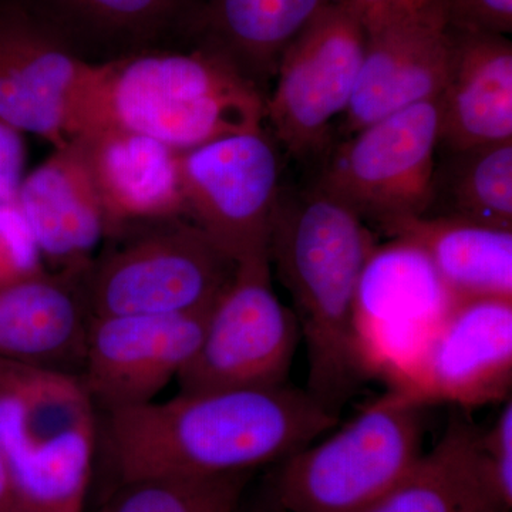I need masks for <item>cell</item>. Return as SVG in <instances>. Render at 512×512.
I'll return each mask as SVG.
<instances>
[{
    "mask_svg": "<svg viewBox=\"0 0 512 512\" xmlns=\"http://www.w3.org/2000/svg\"><path fill=\"white\" fill-rule=\"evenodd\" d=\"M211 309L89 318L79 377L93 402L107 412L151 402L197 353Z\"/></svg>",
    "mask_w": 512,
    "mask_h": 512,
    "instance_id": "obj_13",
    "label": "cell"
},
{
    "mask_svg": "<svg viewBox=\"0 0 512 512\" xmlns=\"http://www.w3.org/2000/svg\"><path fill=\"white\" fill-rule=\"evenodd\" d=\"M103 242L82 276L90 318L208 311L238 268L184 215L126 225Z\"/></svg>",
    "mask_w": 512,
    "mask_h": 512,
    "instance_id": "obj_5",
    "label": "cell"
},
{
    "mask_svg": "<svg viewBox=\"0 0 512 512\" xmlns=\"http://www.w3.org/2000/svg\"><path fill=\"white\" fill-rule=\"evenodd\" d=\"M485 476L505 512L512 508V402H505L493 426L478 437Z\"/></svg>",
    "mask_w": 512,
    "mask_h": 512,
    "instance_id": "obj_27",
    "label": "cell"
},
{
    "mask_svg": "<svg viewBox=\"0 0 512 512\" xmlns=\"http://www.w3.org/2000/svg\"><path fill=\"white\" fill-rule=\"evenodd\" d=\"M32 232L15 204L0 205V286L45 274Z\"/></svg>",
    "mask_w": 512,
    "mask_h": 512,
    "instance_id": "obj_26",
    "label": "cell"
},
{
    "mask_svg": "<svg viewBox=\"0 0 512 512\" xmlns=\"http://www.w3.org/2000/svg\"><path fill=\"white\" fill-rule=\"evenodd\" d=\"M441 19L456 32H512V0H437Z\"/></svg>",
    "mask_w": 512,
    "mask_h": 512,
    "instance_id": "obj_28",
    "label": "cell"
},
{
    "mask_svg": "<svg viewBox=\"0 0 512 512\" xmlns=\"http://www.w3.org/2000/svg\"><path fill=\"white\" fill-rule=\"evenodd\" d=\"M429 406L389 389L342 429L285 458L275 478L284 512H362L423 456Z\"/></svg>",
    "mask_w": 512,
    "mask_h": 512,
    "instance_id": "obj_6",
    "label": "cell"
},
{
    "mask_svg": "<svg viewBox=\"0 0 512 512\" xmlns=\"http://www.w3.org/2000/svg\"><path fill=\"white\" fill-rule=\"evenodd\" d=\"M96 64L84 63L16 0H0V119L53 148L86 128Z\"/></svg>",
    "mask_w": 512,
    "mask_h": 512,
    "instance_id": "obj_12",
    "label": "cell"
},
{
    "mask_svg": "<svg viewBox=\"0 0 512 512\" xmlns=\"http://www.w3.org/2000/svg\"><path fill=\"white\" fill-rule=\"evenodd\" d=\"M359 15L365 26L376 25L384 20L400 18L410 13L426 12L417 8L413 0H338Z\"/></svg>",
    "mask_w": 512,
    "mask_h": 512,
    "instance_id": "obj_30",
    "label": "cell"
},
{
    "mask_svg": "<svg viewBox=\"0 0 512 512\" xmlns=\"http://www.w3.org/2000/svg\"><path fill=\"white\" fill-rule=\"evenodd\" d=\"M383 232L419 249L454 301L512 299V229L416 217Z\"/></svg>",
    "mask_w": 512,
    "mask_h": 512,
    "instance_id": "obj_22",
    "label": "cell"
},
{
    "mask_svg": "<svg viewBox=\"0 0 512 512\" xmlns=\"http://www.w3.org/2000/svg\"><path fill=\"white\" fill-rule=\"evenodd\" d=\"M111 458L121 484L156 477L249 473L284 461L338 426L306 390H208L109 410Z\"/></svg>",
    "mask_w": 512,
    "mask_h": 512,
    "instance_id": "obj_1",
    "label": "cell"
},
{
    "mask_svg": "<svg viewBox=\"0 0 512 512\" xmlns=\"http://www.w3.org/2000/svg\"><path fill=\"white\" fill-rule=\"evenodd\" d=\"M74 57L106 64L191 46L204 0H16Z\"/></svg>",
    "mask_w": 512,
    "mask_h": 512,
    "instance_id": "obj_16",
    "label": "cell"
},
{
    "mask_svg": "<svg viewBox=\"0 0 512 512\" xmlns=\"http://www.w3.org/2000/svg\"><path fill=\"white\" fill-rule=\"evenodd\" d=\"M96 437L79 376L0 360V447L22 512H84Z\"/></svg>",
    "mask_w": 512,
    "mask_h": 512,
    "instance_id": "obj_4",
    "label": "cell"
},
{
    "mask_svg": "<svg viewBox=\"0 0 512 512\" xmlns=\"http://www.w3.org/2000/svg\"><path fill=\"white\" fill-rule=\"evenodd\" d=\"M76 138L103 208L106 237L136 222L184 215L180 151L107 123Z\"/></svg>",
    "mask_w": 512,
    "mask_h": 512,
    "instance_id": "obj_17",
    "label": "cell"
},
{
    "mask_svg": "<svg viewBox=\"0 0 512 512\" xmlns=\"http://www.w3.org/2000/svg\"><path fill=\"white\" fill-rule=\"evenodd\" d=\"M248 473L156 477L121 484L103 512H237Z\"/></svg>",
    "mask_w": 512,
    "mask_h": 512,
    "instance_id": "obj_25",
    "label": "cell"
},
{
    "mask_svg": "<svg viewBox=\"0 0 512 512\" xmlns=\"http://www.w3.org/2000/svg\"><path fill=\"white\" fill-rule=\"evenodd\" d=\"M446 80L439 96L440 148L512 138V43L494 33L448 30Z\"/></svg>",
    "mask_w": 512,
    "mask_h": 512,
    "instance_id": "obj_19",
    "label": "cell"
},
{
    "mask_svg": "<svg viewBox=\"0 0 512 512\" xmlns=\"http://www.w3.org/2000/svg\"><path fill=\"white\" fill-rule=\"evenodd\" d=\"M25 134L0 119V205L15 204L25 177Z\"/></svg>",
    "mask_w": 512,
    "mask_h": 512,
    "instance_id": "obj_29",
    "label": "cell"
},
{
    "mask_svg": "<svg viewBox=\"0 0 512 512\" xmlns=\"http://www.w3.org/2000/svg\"><path fill=\"white\" fill-rule=\"evenodd\" d=\"M439 146L437 97L340 138L313 181L383 232L426 211Z\"/></svg>",
    "mask_w": 512,
    "mask_h": 512,
    "instance_id": "obj_7",
    "label": "cell"
},
{
    "mask_svg": "<svg viewBox=\"0 0 512 512\" xmlns=\"http://www.w3.org/2000/svg\"><path fill=\"white\" fill-rule=\"evenodd\" d=\"M512 299L454 301L414 367L404 392L430 406L477 407L510 399Z\"/></svg>",
    "mask_w": 512,
    "mask_h": 512,
    "instance_id": "obj_14",
    "label": "cell"
},
{
    "mask_svg": "<svg viewBox=\"0 0 512 512\" xmlns=\"http://www.w3.org/2000/svg\"><path fill=\"white\" fill-rule=\"evenodd\" d=\"M416 3L417 8L420 9H437L439 10V5H437V0H413ZM440 12V10H439Z\"/></svg>",
    "mask_w": 512,
    "mask_h": 512,
    "instance_id": "obj_32",
    "label": "cell"
},
{
    "mask_svg": "<svg viewBox=\"0 0 512 512\" xmlns=\"http://www.w3.org/2000/svg\"><path fill=\"white\" fill-rule=\"evenodd\" d=\"M379 247L355 211L313 183L282 185L269 261L275 265L308 352L306 392L339 416L366 379L356 332L360 279Z\"/></svg>",
    "mask_w": 512,
    "mask_h": 512,
    "instance_id": "obj_2",
    "label": "cell"
},
{
    "mask_svg": "<svg viewBox=\"0 0 512 512\" xmlns=\"http://www.w3.org/2000/svg\"><path fill=\"white\" fill-rule=\"evenodd\" d=\"M0 512H22L18 500H16L15 491H13L2 447H0Z\"/></svg>",
    "mask_w": 512,
    "mask_h": 512,
    "instance_id": "obj_31",
    "label": "cell"
},
{
    "mask_svg": "<svg viewBox=\"0 0 512 512\" xmlns=\"http://www.w3.org/2000/svg\"><path fill=\"white\" fill-rule=\"evenodd\" d=\"M336 0H204L191 46L228 60L265 97L295 37Z\"/></svg>",
    "mask_w": 512,
    "mask_h": 512,
    "instance_id": "obj_21",
    "label": "cell"
},
{
    "mask_svg": "<svg viewBox=\"0 0 512 512\" xmlns=\"http://www.w3.org/2000/svg\"><path fill=\"white\" fill-rule=\"evenodd\" d=\"M448 35L439 10L410 13L366 28L365 55L340 136L440 96Z\"/></svg>",
    "mask_w": 512,
    "mask_h": 512,
    "instance_id": "obj_15",
    "label": "cell"
},
{
    "mask_svg": "<svg viewBox=\"0 0 512 512\" xmlns=\"http://www.w3.org/2000/svg\"><path fill=\"white\" fill-rule=\"evenodd\" d=\"M265 100L205 47L150 50L94 66L86 128L113 124L184 153L265 127Z\"/></svg>",
    "mask_w": 512,
    "mask_h": 512,
    "instance_id": "obj_3",
    "label": "cell"
},
{
    "mask_svg": "<svg viewBox=\"0 0 512 512\" xmlns=\"http://www.w3.org/2000/svg\"><path fill=\"white\" fill-rule=\"evenodd\" d=\"M269 256L238 262L215 305L204 338L177 376L180 393L284 386L301 342L292 309L272 285Z\"/></svg>",
    "mask_w": 512,
    "mask_h": 512,
    "instance_id": "obj_9",
    "label": "cell"
},
{
    "mask_svg": "<svg viewBox=\"0 0 512 512\" xmlns=\"http://www.w3.org/2000/svg\"><path fill=\"white\" fill-rule=\"evenodd\" d=\"M258 512H284V511H282L281 508H278V507H276V505H274V507L269 508V510H262V511H258Z\"/></svg>",
    "mask_w": 512,
    "mask_h": 512,
    "instance_id": "obj_33",
    "label": "cell"
},
{
    "mask_svg": "<svg viewBox=\"0 0 512 512\" xmlns=\"http://www.w3.org/2000/svg\"><path fill=\"white\" fill-rule=\"evenodd\" d=\"M366 26L343 3H330L286 47L265 100L266 130L281 150L308 163L328 153L362 66Z\"/></svg>",
    "mask_w": 512,
    "mask_h": 512,
    "instance_id": "obj_8",
    "label": "cell"
},
{
    "mask_svg": "<svg viewBox=\"0 0 512 512\" xmlns=\"http://www.w3.org/2000/svg\"><path fill=\"white\" fill-rule=\"evenodd\" d=\"M84 271H46L0 286V360L64 372L66 363H82L90 318Z\"/></svg>",
    "mask_w": 512,
    "mask_h": 512,
    "instance_id": "obj_20",
    "label": "cell"
},
{
    "mask_svg": "<svg viewBox=\"0 0 512 512\" xmlns=\"http://www.w3.org/2000/svg\"><path fill=\"white\" fill-rule=\"evenodd\" d=\"M184 215L237 262L269 256L282 188L281 147L266 126L180 156Z\"/></svg>",
    "mask_w": 512,
    "mask_h": 512,
    "instance_id": "obj_10",
    "label": "cell"
},
{
    "mask_svg": "<svg viewBox=\"0 0 512 512\" xmlns=\"http://www.w3.org/2000/svg\"><path fill=\"white\" fill-rule=\"evenodd\" d=\"M478 437L457 414L410 473L362 512H505L485 476Z\"/></svg>",
    "mask_w": 512,
    "mask_h": 512,
    "instance_id": "obj_23",
    "label": "cell"
},
{
    "mask_svg": "<svg viewBox=\"0 0 512 512\" xmlns=\"http://www.w3.org/2000/svg\"><path fill=\"white\" fill-rule=\"evenodd\" d=\"M454 299L419 249L393 239L377 247L360 279L356 332L367 376L399 389L409 380Z\"/></svg>",
    "mask_w": 512,
    "mask_h": 512,
    "instance_id": "obj_11",
    "label": "cell"
},
{
    "mask_svg": "<svg viewBox=\"0 0 512 512\" xmlns=\"http://www.w3.org/2000/svg\"><path fill=\"white\" fill-rule=\"evenodd\" d=\"M421 217L512 229V138L457 150L439 147Z\"/></svg>",
    "mask_w": 512,
    "mask_h": 512,
    "instance_id": "obj_24",
    "label": "cell"
},
{
    "mask_svg": "<svg viewBox=\"0 0 512 512\" xmlns=\"http://www.w3.org/2000/svg\"><path fill=\"white\" fill-rule=\"evenodd\" d=\"M16 208L50 272L84 271L106 237V221L79 140L23 177Z\"/></svg>",
    "mask_w": 512,
    "mask_h": 512,
    "instance_id": "obj_18",
    "label": "cell"
}]
</instances>
